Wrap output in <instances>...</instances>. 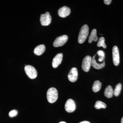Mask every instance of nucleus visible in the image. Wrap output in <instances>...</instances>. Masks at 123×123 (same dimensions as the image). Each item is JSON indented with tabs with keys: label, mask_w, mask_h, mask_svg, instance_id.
<instances>
[{
	"label": "nucleus",
	"mask_w": 123,
	"mask_h": 123,
	"mask_svg": "<svg viewBox=\"0 0 123 123\" xmlns=\"http://www.w3.org/2000/svg\"><path fill=\"white\" fill-rule=\"evenodd\" d=\"M89 28L86 24L82 26L79 32L78 42L79 43H83L87 38L89 34Z\"/></svg>",
	"instance_id": "obj_1"
},
{
	"label": "nucleus",
	"mask_w": 123,
	"mask_h": 123,
	"mask_svg": "<svg viewBox=\"0 0 123 123\" xmlns=\"http://www.w3.org/2000/svg\"><path fill=\"white\" fill-rule=\"evenodd\" d=\"M58 92L56 88L52 87L49 89L47 93L48 101L50 103H55L58 98Z\"/></svg>",
	"instance_id": "obj_2"
},
{
	"label": "nucleus",
	"mask_w": 123,
	"mask_h": 123,
	"mask_svg": "<svg viewBox=\"0 0 123 123\" xmlns=\"http://www.w3.org/2000/svg\"><path fill=\"white\" fill-rule=\"evenodd\" d=\"M26 75L30 78L34 79L36 78L37 75V72L34 67L30 65H27L24 68Z\"/></svg>",
	"instance_id": "obj_3"
},
{
	"label": "nucleus",
	"mask_w": 123,
	"mask_h": 123,
	"mask_svg": "<svg viewBox=\"0 0 123 123\" xmlns=\"http://www.w3.org/2000/svg\"><path fill=\"white\" fill-rule=\"evenodd\" d=\"M92 58L89 55L84 57L82 64V68L84 71L88 72L92 64Z\"/></svg>",
	"instance_id": "obj_4"
},
{
	"label": "nucleus",
	"mask_w": 123,
	"mask_h": 123,
	"mask_svg": "<svg viewBox=\"0 0 123 123\" xmlns=\"http://www.w3.org/2000/svg\"><path fill=\"white\" fill-rule=\"evenodd\" d=\"M68 37L66 35H62L57 37L53 43V46L55 47H58L63 46L68 41Z\"/></svg>",
	"instance_id": "obj_5"
},
{
	"label": "nucleus",
	"mask_w": 123,
	"mask_h": 123,
	"mask_svg": "<svg viewBox=\"0 0 123 123\" xmlns=\"http://www.w3.org/2000/svg\"><path fill=\"white\" fill-rule=\"evenodd\" d=\"M51 17L48 12H46L44 14H42L40 15V22L43 26H46L49 25L51 23Z\"/></svg>",
	"instance_id": "obj_6"
},
{
	"label": "nucleus",
	"mask_w": 123,
	"mask_h": 123,
	"mask_svg": "<svg viewBox=\"0 0 123 123\" xmlns=\"http://www.w3.org/2000/svg\"><path fill=\"white\" fill-rule=\"evenodd\" d=\"M112 54L113 63L115 66H118L119 64L120 55L118 48L117 46H114L113 47Z\"/></svg>",
	"instance_id": "obj_7"
},
{
	"label": "nucleus",
	"mask_w": 123,
	"mask_h": 123,
	"mask_svg": "<svg viewBox=\"0 0 123 123\" xmlns=\"http://www.w3.org/2000/svg\"><path fill=\"white\" fill-rule=\"evenodd\" d=\"M65 108L66 111L68 112H72L76 109V104L73 99H69L66 101L65 105Z\"/></svg>",
	"instance_id": "obj_8"
},
{
	"label": "nucleus",
	"mask_w": 123,
	"mask_h": 123,
	"mask_svg": "<svg viewBox=\"0 0 123 123\" xmlns=\"http://www.w3.org/2000/svg\"><path fill=\"white\" fill-rule=\"evenodd\" d=\"M78 72L76 68H73L70 69L68 78L69 80L72 82H75L77 79Z\"/></svg>",
	"instance_id": "obj_9"
},
{
	"label": "nucleus",
	"mask_w": 123,
	"mask_h": 123,
	"mask_svg": "<svg viewBox=\"0 0 123 123\" xmlns=\"http://www.w3.org/2000/svg\"><path fill=\"white\" fill-rule=\"evenodd\" d=\"M63 55L60 53L57 54L54 57L52 62V66L54 68H56L61 64L63 60Z\"/></svg>",
	"instance_id": "obj_10"
},
{
	"label": "nucleus",
	"mask_w": 123,
	"mask_h": 123,
	"mask_svg": "<svg viewBox=\"0 0 123 123\" xmlns=\"http://www.w3.org/2000/svg\"><path fill=\"white\" fill-rule=\"evenodd\" d=\"M70 13V10L67 6H63L61 7L58 11L59 16L62 18H65L69 15Z\"/></svg>",
	"instance_id": "obj_11"
},
{
	"label": "nucleus",
	"mask_w": 123,
	"mask_h": 123,
	"mask_svg": "<svg viewBox=\"0 0 123 123\" xmlns=\"http://www.w3.org/2000/svg\"><path fill=\"white\" fill-rule=\"evenodd\" d=\"M95 56L96 55H95L92 57L91 65L94 68L96 69H101L105 66V61H104L102 63H97L95 60Z\"/></svg>",
	"instance_id": "obj_12"
},
{
	"label": "nucleus",
	"mask_w": 123,
	"mask_h": 123,
	"mask_svg": "<svg viewBox=\"0 0 123 123\" xmlns=\"http://www.w3.org/2000/svg\"><path fill=\"white\" fill-rule=\"evenodd\" d=\"M46 47L44 44H40L38 45L35 48L34 52L37 55H40L45 51Z\"/></svg>",
	"instance_id": "obj_13"
},
{
	"label": "nucleus",
	"mask_w": 123,
	"mask_h": 123,
	"mask_svg": "<svg viewBox=\"0 0 123 123\" xmlns=\"http://www.w3.org/2000/svg\"><path fill=\"white\" fill-rule=\"evenodd\" d=\"M105 97L108 98H112L114 94V90L111 86L109 85L107 86L104 91Z\"/></svg>",
	"instance_id": "obj_14"
},
{
	"label": "nucleus",
	"mask_w": 123,
	"mask_h": 123,
	"mask_svg": "<svg viewBox=\"0 0 123 123\" xmlns=\"http://www.w3.org/2000/svg\"><path fill=\"white\" fill-rule=\"evenodd\" d=\"M98 39V36H97V30L95 29H93L89 37L88 42L89 43H91L93 41L97 42Z\"/></svg>",
	"instance_id": "obj_15"
},
{
	"label": "nucleus",
	"mask_w": 123,
	"mask_h": 123,
	"mask_svg": "<svg viewBox=\"0 0 123 123\" xmlns=\"http://www.w3.org/2000/svg\"><path fill=\"white\" fill-rule=\"evenodd\" d=\"M101 83L99 81L96 80L94 82L93 86L92 89L94 92H98L101 89Z\"/></svg>",
	"instance_id": "obj_16"
},
{
	"label": "nucleus",
	"mask_w": 123,
	"mask_h": 123,
	"mask_svg": "<svg viewBox=\"0 0 123 123\" xmlns=\"http://www.w3.org/2000/svg\"><path fill=\"white\" fill-rule=\"evenodd\" d=\"M94 107L97 109H101V108H105L106 107V105L103 102L98 101H97L95 103Z\"/></svg>",
	"instance_id": "obj_17"
},
{
	"label": "nucleus",
	"mask_w": 123,
	"mask_h": 123,
	"mask_svg": "<svg viewBox=\"0 0 123 123\" xmlns=\"http://www.w3.org/2000/svg\"><path fill=\"white\" fill-rule=\"evenodd\" d=\"M122 89V85L120 83L118 84L116 86L114 91V94L116 97L118 96Z\"/></svg>",
	"instance_id": "obj_18"
},
{
	"label": "nucleus",
	"mask_w": 123,
	"mask_h": 123,
	"mask_svg": "<svg viewBox=\"0 0 123 123\" xmlns=\"http://www.w3.org/2000/svg\"><path fill=\"white\" fill-rule=\"evenodd\" d=\"M105 38L103 37H101L99 38L97 43V46L98 47H102L104 48H106V45L105 43Z\"/></svg>",
	"instance_id": "obj_19"
},
{
	"label": "nucleus",
	"mask_w": 123,
	"mask_h": 123,
	"mask_svg": "<svg viewBox=\"0 0 123 123\" xmlns=\"http://www.w3.org/2000/svg\"><path fill=\"white\" fill-rule=\"evenodd\" d=\"M97 55L99 56L98 61L99 62H103L104 61L105 58V53L103 51L99 50L97 52Z\"/></svg>",
	"instance_id": "obj_20"
},
{
	"label": "nucleus",
	"mask_w": 123,
	"mask_h": 123,
	"mask_svg": "<svg viewBox=\"0 0 123 123\" xmlns=\"http://www.w3.org/2000/svg\"><path fill=\"white\" fill-rule=\"evenodd\" d=\"M18 111L16 110H13L9 112V116L11 117L16 116L18 114Z\"/></svg>",
	"instance_id": "obj_21"
},
{
	"label": "nucleus",
	"mask_w": 123,
	"mask_h": 123,
	"mask_svg": "<svg viewBox=\"0 0 123 123\" xmlns=\"http://www.w3.org/2000/svg\"><path fill=\"white\" fill-rule=\"evenodd\" d=\"M111 1H112V0H104V2L105 4L107 5H110L111 3Z\"/></svg>",
	"instance_id": "obj_22"
},
{
	"label": "nucleus",
	"mask_w": 123,
	"mask_h": 123,
	"mask_svg": "<svg viewBox=\"0 0 123 123\" xmlns=\"http://www.w3.org/2000/svg\"><path fill=\"white\" fill-rule=\"evenodd\" d=\"M90 123L89 122V121H82V122H80V123Z\"/></svg>",
	"instance_id": "obj_23"
},
{
	"label": "nucleus",
	"mask_w": 123,
	"mask_h": 123,
	"mask_svg": "<svg viewBox=\"0 0 123 123\" xmlns=\"http://www.w3.org/2000/svg\"><path fill=\"white\" fill-rule=\"evenodd\" d=\"M121 123H123V117L121 120Z\"/></svg>",
	"instance_id": "obj_24"
},
{
	"label": "nucleus",
	"mask_w": 123,
	"mask_h": 123,
	"mask_svg": "<svg viewBox=\"0 0 123 123\" xmlns=\"http://www.w3.org/2000/svg\"><path fill=\"white\" fill-rule=\"evenodd\" d=\"M59 123H66V122H64V121H62V122H60Z\"/></svg>",
	"instance_id": "obj_25"
}]
</instances>
